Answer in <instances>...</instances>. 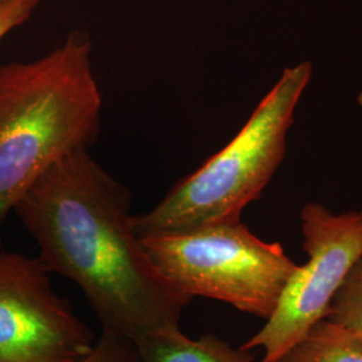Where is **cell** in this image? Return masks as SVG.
I'll use <instances>...</instances> for the list:
<instances>
[{
	"instance_id": "8992f818",
	"label": "cell",
	"mask_w": 362,
	"mask_h": 362,
	"mask_svg": "<svg viewBox=\"0 0 362 362\" xmlns=\"http://www.w3.org/2000/svg\"><path fill=\"white\" fill-rule=\"evenodd\" d=\"M95 342L40 259L0 250V362H78Z\"/></svg>"
},
{
	"instance_id": "52a82bcc",
	"label": "cell",
	"mask_w": 362,
	"mask_h": 362,
	"mask_svg": "<svg viewBox=\"0 0 362 362\" xmlns=\"http://www.w3.org/2000/svg\"><path fill=\"white\" fill-rule=\"evenodd\" d=\"M136 349L139 362H254L250 351L235 349L218 337L192 339L180 329L149 337Z\"/></svg>"
},
{
	"instance_id": "8fae6325",
	"label": "cell",
	"mask_w": 362,
	"mask_h": 362,
	"mask_svg": "<svg viewBox=\"0 0 362 362\" xmlns=\"http://www.w3.org/2000/svg\"><path fill=\"white\" fill-rule=\"evenodd\" d=\"M40 0H1L0 3V40L16 27L22 26L35 11Z\"/></svg>"
},
{
	"instance_id": "ba28073f",
	"label": "cell",
	"mask_w": 362,
	"mask_h": 362,
	"mask_svg": "<svg viewBox=\"0 0 362 362\" xmlns=\"http://www.w3.org/2000/svg\"><path fill=\"white\" fill-rule=\"evenodd\" d=\"M276 362H362V332L324 318Z\"/></svg>"
},
{
	"instance_id": "30bf717a",
	"label": "cell",
	"mask_w": 362,
	"mask_h": 362,
	"mask_svg": "<svg viewBox=\"0 0 362 362\" xmlns=\"http://www.w3.org/2000/svg\"><path fill=\"white\" fill-rule=\"evenodd\" d=\"M78 362H139V353L128 338L104 330L90 353Z\"/></svg>"
},
{
	"instance_id": "277c9868",
	"label": "cell",
	"mask_w": 362,
	"mask_h": 362,
	"mask_svg": "<svg viewBox=\"0 0 362 362\" xmlns=\"http://www.w3.org/2000/svg\"><path fill=\"white\" fill-rule=\"evenodd\" d=\"M140 239L157 272L184 296L216 299L263 320L298 266L242 220Z\"/></svg>"
},
{
	"instance_id": "6da1fadb",
	"label": "cell",
	"mask_w": 362,
	"mask_h": 362,
	"mask_svg": "<svg viewBox=\"0 0 362 362\" xmlns=\"http://www.w3.org/2000/svg\"><path fill=\"white\" fill-rule=\"evenodd\" d=\"M13 211L42 263L82 290L104 330L137 346L180 329L191 298L163 278L134 233L130 194L78 148L47 169Z\"/></svg>"
},
{
	"instance_id": "3957f363",
	"label": "cell",
	"mask_w": 362,
	"mask_h": 362,
	"mask_svg": "<svg viewBox=\"0 0 362 362\" xmlns=\"http://www.w3.org/2000/svg\"><path fill=\"white\" fill-rule=\"evenodd\" d=\"M310 62L285 69L246 125L216 155L177 182L151 211L133 216L139 238L242 220L281 165L287 132L310 82Z\"/></svg>"
},
{
	"instance_id": "7a4b0ae2",
	"label": "cell",
	"mask_w": 362,
	"mask_h": 362,
	"mask_svg": "<svg viewBox=\"0 0 362 362\" xmlns=\"http://www.w3.org/2000/svg\"><path fill=\"white\" fill-rule=\"evenodd\" d=\"M93 42L73 30L33 62L0 65V224L39 177L101 127Z\"/></svg>"
},
{
	"instance_id": "9c48e42d",
	"label": "cell",
	"mask_w": 362,
	"mask_h": 362,
	"mask_svg": "<svg viewBox=\"0 0 362 362\" xmlns=\"http://www.w3.org/2000/svg\"><path fill=\"white\" fill-rule=\"evenodd\" d=\"M326 318L362 332V258L339 287Z\"/></svg>"
},
{
	"instance_id": "7c38bea8",
	"label": "cell",
	"mask_w": 362,
	"mask_h": 362,
	"mask_svg": "<svg viewBox=\"0 0 362 362\" xmlns=\"http://www.w3.org/2000/svg\"><path fill=\"white\" fill-rule=\"evenodd\" d=\"M357 103L362 106V91L358 94V97H357Z\"/></svg>"
},
{
	"instance_id": "5b68a950",
	"label": "cell",
	"mask_w": 362,
	"mask_h": 362,
	"mask_svg": "<svg viewBox=\"0 0 362 362\" xmlns=\"http://www.w3.org/2000/svg\"><path fill=\"white\" fill-rule=\"evenodd\" d=\"M308 262L297 266L281 298L242 349H262L258 362H276L311 326L326 318L339 287L362 258V211L333 214L309 203L300 212Z\"/></svg>"
},
{
	"instance_id": "4fadbf2b",
	"label": "cell",
	"mask_w": 362,
	"mask_h": 362,
	"mask_svg": "<svg viewBox=\"0 0 362 362\" xmlns=\"http://www.w3.org/2000/svg\"><path fill=\"white\" fill-rule=\"evenodd\" d=\"M0 3H1V0H0Z\"/></svg>"
}]
</instances>
